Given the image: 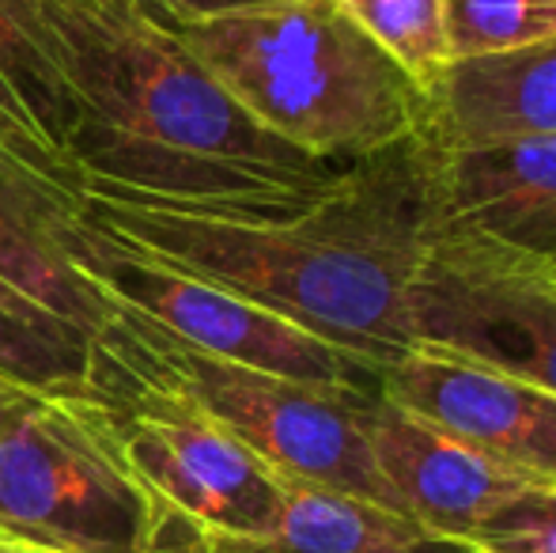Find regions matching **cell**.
Masks as SVG:
<instances>
[{
  "label": "cell",
  "instance_id": "cell-1",
  "mask_svg": "<svg viewBox=\"0 0 556 553\" xmlns=\"http://www.w3.org/2000/svg\"><path fill=\"white\" fill-rule=\"evenodd\" d=\"M91 228L170 269L239 292L359 361L417 349L413 277L443 224L428 134L349 163L330 190L273 216H208L80 190Z\"/></svg>",
  "mask_w": 556,
  "mask_h": 553
},
{
  "label": "cell",
  "instance_id": "cell-2",
  "mask_svg": "<svg viewBox=\"0 0 556 553\" xmlns=\"http://www.w3.org/2000/svg\"><path fill=\"white\" fill-rule=\"evenodd\" d=\"M76 99V190L208 216H273L330 190L323 163L265 129L140 0H42Z\"/></svg>",
  "mask_w": 556,
  "mask_h": 553
},
{
  "label": "cell",
  "instance_id": "cell-3",
  "mask_svg": "<svg viewBox=\"0 0 556 553\" xmlns=\"http://www.w3.org/2000/svg\"><path fill=\"white\" fill-rule=\"evenodd\" d=\"M175 27L265 129L323 163L344 167L432 129V96L337 0H280Z\"/></svg>",
  "mask_w": 556,
  "mask_h": 553
},
{
  "label": "cell",
  "instance_id": "cell-4",
  "mask_svg": "<svg viewBox=\"0 0 556 553\" xmlns=\"http://www.w3.org/2000/svg\"><path fill=\"white\" fill-rule=\"evenodd\" d=\"M0 539L38 553H205L129 470L88 391H23L0 420Z\"/></svg>",
  "mask_w": 556,
  "mask_h": 553
},
{
  "label": "cell",
  "instance_id": "cell-5",
  "mask_svg": "<svg viewBox=\"0 0 556 553\" xmlns=\"http://www.w3.org/2000/svg\"><path fill=\"white\" fill-rule=\"evenodd\" d=\"M91 338L106 341L140 372L193 399L205 414L231 428L254 455H262L280 478L402 512L375 466L359 425L364 394L326 391L198 353L114 300L106 323Z\"/></svg>",
  "mask_w": 556,
  "mask_h": 553
},
{
  "label": "cell",
  "instance_id": "cell-6",
  "mask_svg": "<svg viewBox=\"0 0 556 553\" xmlns=\"http://www.w3.org/2000/svg\"><path fill=\"white\" fill-rule=\"evenodd\" d=\"M84 391L111 420L129 470L170 516L224 539H262L277 527L288 478L193 399L99 338Z\"/></svg>",
  "mask_w": 556,
  "mask_h": 553
},
{
  "label": "cell",
  "instance_id": "cell-7",
  "mask_svg": "<svg viewBox=\"0 0 556 553\" xmlns=\"http://www.w3.org/2000/svg\"><path fill=\"white\" fill-rule=\"evenodd\" d=\"M80 266L103 288L106 300L132 307L140 318H148L198 353L295 379V384L326 387V391H379L382 372L375 364L315 338L303 326L288 323L277 311L262 307L247 296L163 266V262L103 236L88 221H84Z\"/></svg>",
  "mask_w": 556,
  "mask_h": 553
},
{
  "label": "cell",
  "instance_id": "cell-8",
  "mask_svg": "<svg viewBox=\"0 0 556 553\" xmlns=\"http://www.w3.org/2000/svg\"><path fill=\"white\" fill-rule=\"evenodd\" d=\"M417 345L556 394V269L443 216L409 292Z\"/></svg>",
  "mask_w": 556,
  "mask_h": 553
},
{
  "label": "cell",
  "instance_id": "cell-9",
  "mask_svg": "<svg viewBox=\"0 0 556 553\" xmlns=\"http://www.w3.org/2000/svg\"><path fill=\"white\" fill-rule=\"evenodd\" d=\"M382 394L469 443L484 458L556 486V394L515 376L417 345L379 376Z\"/></svg>",
  "mask_w": 556,
  "mask_h": 553
},
{
  "label": "cell",
  "instance_id": "cell-10",
  "mask_svg": "<svg viewBox=\"0 0 556 553\" xmlns=\"http://www.w3.org/2000/svg\"><path fill=\"white\" fill-rule=\"evenodd\" d=\"M359 425L402 512L435 539L466 546L500 504L527 486H538L409 414L382 394V387L359 399Z\"/></svg>",
  "mask_w": 556,
  "mask_h": 553
},
{
  "label": "cell",
  "instance_id": "cell-11",
  "mask_svg": "<svg viewBox=\"0 0 556 553\" xmlns=\"http://www.w3.org/2000/svg\"><path fill=\"white\" fill-rule=\"evenodd\" d=\"M80 190L0 144V285L96 334L111 300L80 266Z\"/></svg>",
  "mask_w": 556,
  "mask_h": 553
},
{
  "label": "cell",
  "instance_id": "cell-12",
  "mask_svg": "<svg viewBox=\"0 0 556 553\" xmlns=\"http://www.w3.org/2000/svg\"><path fill=\"white\" fill-rule=\"evenodd\" d=\"M443 216L556 269V134L440 148Z\"/></svg>",
  "mask_w": 556,
  "mask_h": 553
},
{
  "label": "cell",
  "instance_id": "cell-13",
  "mask_svg": "<svg viewBox=\"0 0 556 553\" xmlns=\"http://www.w3.org/2000/svg\"><path fill=\"white\" fill-rule=\"evenodd\" d=\"M515 134H556V38L454 61L432 88L428 137L440 148Z\"/></svg>",
  "mask_w": 556,
  "mask_h": 553
},
{
  "label": "cell",
  "instance_id": "cell-14",
  "mask_svg": "<svg viewBox=\"0 0 556 553\" xmlns=\"http://www.w3.org/2000/svg\"><path fill=\"white\" fill-rule=\"evenodd\" d=\"M0 126L30 163L73 183L76 99L53 53L42 0H0Z\"/></svg>",
  "mask_w": 556,
  "mask_h": 553
},
{
  "label": "cell",
  "instance_id": "cell-15",
  "mask_svg": "<svg viewBox=\"0 0 556 553\" xmlns=\"http://www.w3.org/2000/svg\"><path fill=\"white\" fill-rule=\"evenodd\" d=\"M205 553H466V546L435 539L402 512L307 481H288L285 512L269 535H208Z\"/></svg>",
  "mask_w": 556,
  "mask_h": 553
},
{
  "label": "cell",
  "instance_id": "cell-16",
  "mask_svg": "<svg viewBox=\"0 0 556 553\" xmlns=\"http://www.w3.org/2000/svg\"><path fill=\"white\" fill-rule=\"evenodd\" d=\"M91 334L0 285V379L20 391H84Z\"/></svg>",
  "mask_w": 556,
  "mask_h": 553
},
{
  "label": "cell",
  "instance_id": "cell-17",
  "mask_svg": "<svg viewBox=\"0 0 556 553\" xmlns=\"http://www.w3.org/2000/svg\"><path fill=\"white\" fill-rule=\"evenodd\" d=\"M337 4L432 96L440 76L451 68L443 0H337Z\"/></svg>",
  "mask_w": 556,
  "mask_h": 553
},
{
  "label": "cell",
  "instance_id": "cell-18",
  "mask_svg": "<svg viewBox=\"0 0 556 553\" xmlns=\"http://www.w3.org/2000/svg\"><path fill=\"white\" fill-rule=\"evenodd\" d=\"M451 65L556 38V0H443Z\"/></svg>",
  "mask_w": 556,
  "mask_h": 553
},
{
  "label": "cell",
  "instance_id": "cell-19",
  "mask_svg": "<svg viewBox=\"0 0 556 553\" xmlns=\"http://www.w3.org/2000/svg\"><path fill=\"white\" fill-rule=\"evenodd\" d=\"M466 546L489 553H556V486H527L504 501Z\"/></svg>",
  "mask_w": 556,
  "mask_h": 553
},
{
  "label": "cell",
  "instance_id": "cell-20",
  "mask_svg": "<svg viewBox=\"0 0 556 553\" xmlns=\"http://www.w3.org/2000/svg\"><path fill=\"white\" fill-rule=\"evenodd\" d=\"M140 4L167 15L170 23H193V20H213V15H227V12H242V8L280 4V0H140Z\"/></svg>",
  "mask_w": 556,
  "mask_h": 553
},
{
  "label": "cell",
  "instance_id": "cell-21",
  "mask_svg": "<svg viewBox=\"0 0 556 553\" xmlns=\"http://www.w3.org/2000/svg\"><path fill=\"white\" fill-rule=\"evenodd\" d=\"M20 387H12V384H8V379H0V420H4V414H8V410H12L15 406V399H20Z\"/></svg>",
  "mask_w": 556,
  "mask_h": 553
},
{
  "label": "cell",
  "instance_id": "cell-22",
  "mask_svg": "<svg viewBox=\"0 0 556 553\" xmlns=\"http://www.w3.org/2000/svg\"><path fill=\"white\" fill-rule=\"evenodd\" d=\"M0 553H38V550H27V546H15V542L0 539Z\"/></svg>",
  "mask_w": 556,
  "mask_h": 553
},
{
  "label": "cell",
  "instance_id": "cell-23",
  "mask_svg": "<svg viewBox=\"0 0 556 553\" xmlns=\"http://www.w3.org/2000/svg\"><path fill=\"white\" fill-rule=\"evenodd\" d=\"M0 144H4V148H12V152H20V148H15V140L8 137V129H4V126H0ZM20 155H23V152H20ZM23 160H27V155H23ZM35 167H38V163H35Z\"/></svg>",
  "mask_w": 556,
  "mask_h": 553
},
{
  "label": "cell",
  "instance_id": "cell-24",
  "mask_svg": "<svg viewBox=\"0 0 556 553\" xmlns=\"http://www.w3.org/2000/svg\"><path fill=\"white\" fill-rule=\"evenodd\" d=\"M466 553H489V550H477V546H466Z\"/></svg>",
  "mask_w": 556,
  "mask_h": 553
}]
</instances>
